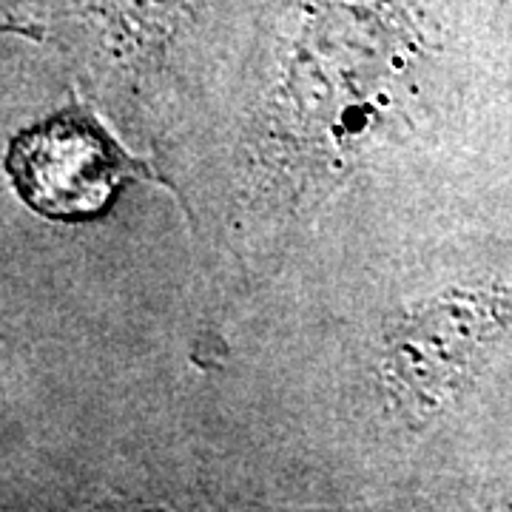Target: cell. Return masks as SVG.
I'll use <instances>...</instances> for the list:
<instances>
[{
	"label": "cell",
	"instance_id": "cell-2",
	"mask_svg": "<svg viewBox=\"0 0 512 512\" xmlns=\"http://www.w3.org/2000/svg\"><path fill=\"white\" fill-rule=\"evenodd\" d=\"M493 308L478 299H439L396 328L387 345V382L407 413H439L493 333Z\"/></svg>",
	"mask_w": 512,
	"mask_h": 512
},
{
	"label": "cell",
	"instance_id": "cell-1",
	"mask_svg": "<svg viewBox=\"0 0 512 512\" xmlns=\"http://www.w3.org/2000/svg\"><path fill=\"white\" fill-rule=\"evenodd\" d=\"M9 171L35 211L52 220H86L109 205L126 163L97 128L57 117L20 134L9 151Z\"/></svg>",
	"mask_w": 512,
	"mask_h": 512
}]
</instances>
